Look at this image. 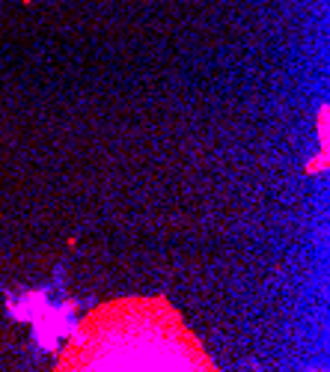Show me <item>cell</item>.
Instances as JSON below:
<instances>
[{"label": "cell", "instance_id": "6da1fadb", "mask_svg": "<svg viewBox=\"0 0 330 372\" xmlns=\"http://www.w3.org/2000/svg\"><path fill=\"white\" fill-rule=\"evenodd\" d=\"M60 372L87 369H194L211 372L199 340L167 298H122L92 310L57 360Z\"/></svg>", "mask_w": 330, "mask_h": 372}, {"label": "cell", "instance_id": "7a4b0ae2", "mask_svg": "<svg viewBox=\"0 0 330 372\" xmlns=\"http://www.w3.org/2000/svg\"><path fill=\"white\" fill-rule=\"evenodd\" d=\"M24 3H30V0H24Z\"/></svg>", "mask_w": 330, "mask_h": 372}]
</instances>
